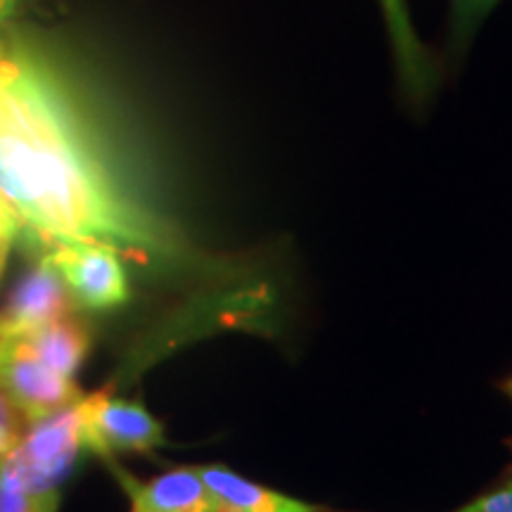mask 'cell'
Instances as JSON below:
<instances>
[{"label":"cell","instance_id":"obj_19","mask_svg":"<svg viewBox=\"0 0 512 512\" xmlns=\"http://www.w3.org/2000/svg\"><path fill=\"white\" fill-rule=\"evenodd\" d=\"M219 512H233V510H219Z\"/></svg>","mask_w":512,"mask_h":512},{"label":"cell","instance_id":"obj_7","mask_svg":"<svg viewBox=\"0 0 512 512\" xmlns=\"http://www.w3.org/2000/svg\"><path fill=\"white\" fill-rule=\"evenodd\" d=\"M119 484L124 486L131 501V512H219L209 486L197 472V467H178L152 482H138L121 467L114 465Z\"/></svg>","mask_w":512,"mask_h":512},{"label":"cell","instance_id":"obj_14","mask_svg":"<svg viewBox=\"0 0 512 512\" xmlns=\"http://www.w3.org/2000/svg\"><path fill=\"white\" fill-rule=\"evenodd\" d=\"M24 230V221L19 219L15 207L0 195V273L5 271V264H8L10 249L15 245L17 235Z\"/></svg>","mask_w":512,"mask_h":512},{"label":"cell","instance_id":"obj_18","mask_svg":"<svg viewBox=\"0 0 512 512\" xmlns=\"http://www.w3.org/2000/svg\"><path fill=\"white\" fill-rule=\"evenodd\" d=\"M0 477H3V460H0Z\"/></svg>","mask_w":512,"mask_h":512},{"label":"cell","instance_id":"obj_16","mask_svg":"<svg viewBox=\"0 0 512 512\" xmlns=\"http://www.w3.org/2000/svg\"><path fill=\"white\" fill-rule=\"evenodd\" d=\"M17 5H19V0H0V36L8 31V24H10L12 15H15Z\"/></svg>","mask_w":512,"mask_h":512},{"label":"cell","instance_id":"obj_1","mask_svg":"<svg viewBox=\"0 0 512 512\" xmlns=\"http://www.w3.org/2000/svg\"><path fill=\"white\" fill-rule=\"evenodd\" d=\"M0 195L31 238L100 245L140 266L162 247L72 81L17 31L0 36Z\"/></svg>","mask_w":512,"mask_h":512},{"label":"cell","instance_id":"obj_15","mask_svg":"<svg viewBox=\"0 0 512 512\" xmlns=\"http://www.w3.org/2000/svg\"><path fill=\"white\" fill-rule=\"evenodd\" d=\"M453 512H512V479Z\"/></svg>","mask_w":512,"mask_h":512},{"label":"cell","instance_id":"obj_17","mask_svg":"<svg viewBox=\"0 0 512 512\" xmlns=\"http://www.w3.org/2000/svg\"><path fill=\"white\" fill-rule=\"evenodd\" d=\"M503 389H505V394H508V399L512 401V377H510V380H508V382H505V384H503Z\"/></svg>","mask_w":512,"mask_h":512},{"label":"cell","instance_id":"obj_11","mask_svg":"<svg viewBox=\"0 0 512 512\" xmlns=\"http://www.w3.org/2000/svg\"><path fill=\"white\" fill-rule=\"evenodd\" d=\"M57 491H31L15 465L3 460L0 477V512H57Z\"/></svg>","mask_w":512,"mask_h":512},{"label":"cell","instance_id":"obj_9","mask_svg":"<svg viewBox=\"0 0 512 512\" xmlns=\"http://www.w3.org/2000/svg\"><path fill=\"white\" fill-rule=\"evenodd\" d=\"M204 484L219 501L221 510L233 512H320L311 503L297 501V498L278 494L266 486L249 482V479L235 475L226 467H197Z\"/></svg>","mask_w":512,"mask_h":512},{"label":"cell","instance_id":"obj_6","mask_svg":"<svg viewBox=\"0 0 512 512\" xmlns=\"http://www.w3.org/2000/svg\"><path fill=\"white\" fill-rule=\"evenodd\" d=\"M74 297L64 283L57 266L41 254L38 264L24 275L15 287L3 316H0V335H22L50 320L72 316Z\"/></svg>","mask_w":512,"mask_h":512},{"label":"cell","instance_id":"obj_12","mask_svg":"<svg viewBox=\"0 0 512 512\" xmlns=\"http://www.w3.org/2000/svg\"><path fill=\"white\" fill-rule=\"evenodd\" d=\"M498 0H451L453 8V43H463L470 38L477 24L489 15Z\"/></svg>","mask_w":512,"mask_h":512},{"label":"cell","instance_id":"obj_8","mask_svg":"<svg viewBox=\"0 0 512 512\" xmlns=\"http://www.w3.org/2000/svg\"><path fill=\"white\" fill-rule=\"evenodd\" d=\"M380 8L387 24L389 41H392L396 69L401 83L413 98H425L434 86V64L425 46L415 34L406 0H380Z\"/></svg>","mask_w":512,"mask_h":512},{"label":"cell","instance_id":"obj_5","mask_svg":"<svg viewBox=\"0 0 512 512\" xmlns=\"http://www.w3.org/2000/svg\"><path fill=\"white\" fill-rule=\"evenodd\" d=\"M86 451L110 458L114 451H152L164 444L162 425L138 403L98 392L79 401Z\"/></svg>","mask_w":512,"mask_h":512},{"label":"cell","instance_id":"obj_2","mask_svg":"<svg viewBox=\"0 0 512 512\" xmlns=\"http://www.w3.org/2000/svg\"><path fill=\"white\" fill-rule=\"evenodd\" d=\"M86 448L83 413L79 401L48 418L34 422L8 458L31 491H57V484L74 470L76 458Z\"/></svg>","mask_w":512,"mask_h":512},{"label":"cell","instance_id":"obj_3","mask_svg":"<svg viewBox=\"0 0 512 512\" xmlns=\"http://www.w3.org/2000/svg\"><path fill=\"white\" fill-rule=\"evenodd\" d=\"M0 389L15 401L31 425L81 401L72 377L46 366L27 342L15 335H0Z\"/></svg>","mask_w":512,"mask_h":512},{"label":"cell","instance_id":"obj_4","mask_svg":"<svg viewBox=\"0 0 512 512\" xmlns=\"http://www.w3.org/2000/svg\"><path fill=\"white\" fill-rule=\"evenodd\" d=\"M31 240L38 242L43 254L62 273L76 304L86 309H112L128 299L126 273L117 252L88 242Z\"/></svg>","mask_w":512,"mask_h":512},{"label":"cell","instance_id":"obj_10","mask_svg":"<svg viewBox=\"0 0 512 512\" xmlns=\"http://www.w3.org/2000/svg\"><path fill=\"white\" fill-rule=\"evenodd\" d=\"M15 337L24 339L27 347L46 366L67 377L76 373L88 351V332L72 316L50 320L46 325H38V328H31Z\"/></svg>","mask_w":512,"mask_h":512},{"label":"cell","instance_id":"obj_13","mask_svg":"<svg viewBox=\"0 0 512 512\" xmlns=\"http://www.w3.org/2000/svg\"><path fill=\"white\" fill-rule=\"evenodd\" d=\"M24 415L15 401L0 389V460L10 456L24 439Z\"/></svg>","mask_w":512,"mask_h":512}]
</instances>
